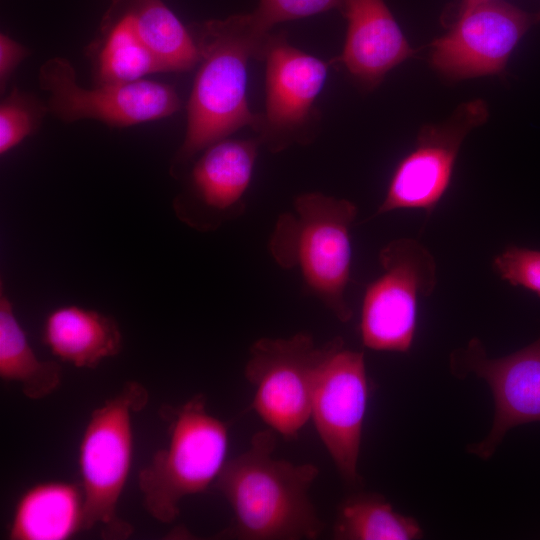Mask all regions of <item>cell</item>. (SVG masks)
Listing matches in <instances>:
<instances>
[{"label": "cell", "mask_w": 540, "mask_h": 540, "mask_svg": "<svg viewBox=\"0 0 540 540\" xmlns=\"http://www.w3.org/2000/svg\"><path fill=\"white\" fill-rule=\"evenodd\" d=\"M273 430L256 432L249 448L226 461L214 486L230 504L234 520L222 535L243 540L316 539L324 524L308 491L318 476L310 463L275 459Z\"/></svg>", "instance_id": "1"}, {"label": "cell", "mask_w": 540, "mask_h": 540, "mask_svg": "<svg viewBox=\"0 0 540 540\" xmlns=\"http://www.w3.org/2000/svg\"><path fill=\"white\" fill-rule=\"evenodd\" d=\"M270 33L260 31L248 13L212 19L198 28V69L187 105V128L173 168L244 126L254 130L259 114L250 111L247 66L263 60Z\"/></svg>", "instance_id": "2"}, {"label": "cell", "mask_w": 540, "mask_h": 540, "mask_svg": "<svg viewBox=\"0 0 540 540\" xmlns=\"http://www.w3.org/2000/svg\"><path fill=\"white\" fill-rule=\"evenodd\" d=\"M356 205L320 192L303 193L281 214L268 248L283 269L298 268L308 291L341 322L353 316L345 293L350 280V231Z\"/></svg>", "instance_id": "3"}, {"label": "cell", "mask_w": 540, "mask_h": 540, "mask_svg": "<svg viewBox=\"0 0 540 540\" xmlns=\"http://www.w3.org/2000/svg\"><path fill=\"white\" fill-rule=\"evenodd\" d=\"M203 394L178 406H164L168 443L154 453L138 474V486L147 513L171 523L181 501L205 492L222 471L229 446L227 423L210 414Z\"/></svg>", "instance_id": "4"}, {"label": "cell", "mask_w": 540, "mask_h": 540, "mask_svg": "<svg viewBox=\"0 0 540 540\" xmlns=\"http://www.w3.org/2000/svg\"><path fill=\"white\" fill-rule=\"evenodd\" d=\"M148 401L147 389L129 381L89 417L78 454L84 530L99 527L108 539H123L132 532L130 524L118 516V504L133 462V415Z\"/></svg>", "instance_id": "5"}, {"label": "cell", "mask_w": 540, "mask_h": 540, "mask_svg": "<svg viewBox=\"0 0 540 540\" xmlns=\"http://www.w3.org/2000/svg\"><path fill=\"white\" fill-rule=\"evenodd\" d=\"M382 273L365 289L360 336L375 351L407 353L417 327L418 301L437 285L436 261L412 238H397L379 252Z\"/></svg>", "instance_id": "6"}, {"label": "cell", "mask_w": 540, "mask_h": 540, "mask_svg": "<svg viewBox=\"0 0 540 540\" xmlns=\"http://www.w3.org/2000/svg\"><path fill=\"white\" fill-rule=\"evenodd\" d=\"M328 346H317L312 335L300 332L260 338L250 347L245 378L255 389L252 407L285 438H297L311 418L316 374Z\"/></svg>", "instance_id": "7"}, {"label": "cell", "mask_w": 540, "mask_h": 540, "mask_svg": "<svg viewBox=\"0 0 540 540\" xmlns=\"http://www.w3.org/2000/svg\"><path fill=\"white\" fill-rule=\"evenodd\" d=\"M364 353L329 341L314 383L311 419L342 479L358 486L362 431L369 399Z\"/></svg>", "instance_id": "8"}, {"label": "cell", "mask_w": 540, "mask_h": 540, "mask_svg": "<svg viewBox=\"0 0 540 540\" xmlns=\"http://www.w3.org/2000/svg\"><path fill=\"white\" fill-rule=\"evenodd\" d=\"M38 80L40 88L48 93L47 109L68 123L95 119L108 125L130 126L168 117L180 108L176 91L155 81L82 87L71 63L59 57L41 66Z\"/></svg>", "instance_id": "9"}, {"label": "cell", "mask_w": 540, "mask_h": 540, "mask_svg": "<svg viewBox=\"0 0 540 540\" xmlns=\"http://www.w3.org/2000/svg\"><path fill=\"white\" fill-rule=\"evenodd\" d=\"M263 60L266 101L255 129L259 142L272 152L309 142L317 114L314 102L324 86L328 65L291 46L284 33L270 35Z\"/></svg>", "instance_id": "10"}, {"label": "cell", "mask_w": 540, "mask_h": 540, "mask_svg": "<svg viewBox=\"0 0 540 540\" xmlns=\"http://www.w3.org/2000/svg\"><path fill=\"white\" fill-rule=\"evenodd\" d=\"M449 369L456 378L473 374L489 385L495 404L489 434L467 451L488 460L506 433L518 426L540 422V336L509 355L491 358L483 343L472 338L449 356Z\"/></svg>", "instance_id": "11"}, {"label": "cell", "mask_w": 540, "mask_h": 540, "mask_svg": "<svg viewBox=\"0 0 540 540\" xmlns=\"http://www.w3.org/2000/svg\"><path fill=\"white\" fill-rule=\"evenodd\" d=\"M488 115L486 103L476 99L460 105L445 122L422 127L414 149L395 168L375 215L399 209L432 213L449 187L465 137Z\"/></svg>", "instance_id": "12"}, {"label": "cell", "mask_w": 540, "mask_h": 540, "mask_svg": "<svg viewBox=\"0 0 540 540\" xmlns=\"http://www.w3.org/2000/svg\"><path fill=\"white\" fill-rule=\"evenodd\" d=\"M536 20L503 0L479 4L460 14L448 33L432 43L431 64L453 80L499 74Z\"/></svg>", "instance_id": "13"}, {"label": "cell", "mask_w": 540, "mask_h": 540, "mask_svg": "<svg viewBox=\"0 0 540 540\" xmlns=\"http://www.w3.org/2000/svg\"><path fill=\"white\" fill-rule=\"evenodd\" d=\"M259 144L258 139H223L206 148L192 168L189 197L174 203L179 219L206 231L240 214Z\"/></svg>", "instance_id": "14"}, {"label": "cell", "mask_w": 540, "mask_h": 540, "mask_svg": "<svg viewBox=\"0 0 540 540\" xmlns=\"http://www.w3.org/2000/svg\"><path fill=\"white\" fill-rule=\"evenodd\" d=\"M341 11L347 33L338 60L362 84L378 85L391 69L413 55L384 0H344Z\"/></svg>", "instance_id": "15"}, {"label": "cell", "mask_w": 540, "mask_h": 540, "mask_svg": "<svg viewBox=\"0 0 540 540\" xmlns=\"http://www.w3.org/2000/svg\"><path fill=\"white\" fill-rule=\"evenodd\" d=\"M42 342L53 356L77 368H96L120 353L122 334L117 321L77 305L53 309L45 318Z\"/></svg>", "instance_id": "16"}, {"label": "cell", "mask_w": 540, "mask_h": 540, "mask_svg": "<svg viewBox=\"0 0 540 540\" xmlns=\"http://www.w3.org/2000/svg\"><path fill=\"white\" fill-rule=\"evenodd\" d=\"M84 519L80 483L41 482L19 497L8 536L11 540H66L84 530Z\"/></svg>", "instance_id": "17"}, {"label": "cell", "mask_w": 540, "mask_h": 540, "mask_svg": "<svg viewBox=\"0 0 540 540\" xmlns=\"http://www.w3.org/2000/svg\"><path fill=\"white\" fill-rule=\"evenodd\" d=\"M0 378L18 384L31 400L49 396L62 382L59 362L36 356L3 283L0 287Z\"/></svg>", "instance_id": "18"}, {"label": "cell", "mask_w": 540, "mask_h": 540, "mask_svg": "<svg viewBox=\"0 0 540 540\" xmlns=\"http://www.w3.org/2000/svg\"><path fill=\"white\" fill-rule=\"evenodd\" d=\"M423 532L416 519L396 512L382 495L358 493L338 508L333 526L337 540H414Z\"/></svg>", "instance_id": "19"}, {"label": "cell", "mask_w": 540, "mask_h": 540, "mask_svg": "<svg viewBox=\"0 0 540 540\" xmlns=\"http://www.w3.org/2000/svg\"><path fill=\"white\" fill-rule=\"evenodd\" d=\"M138 33L166 71H187L200 62L196 41L161 0H133Z\"/></svg>", "instance_id": "20"}, {"label": "cell", "mask_w": 540, "mask_h": 540, "mask_svg": "<svg viewBox=\"0 0 540 540\" xmlns=\"http://www.w3.org/2000/svg\"><path fill=\"white\" fill-rule=\"evenodd\" d=\"M163 68L141 39L132 11L126 10L109 30L98 61L101 83H127Z\"/></svg>", "instance_id": "21"}, {"label": "cell", "mask_w": 540, "mask_h": 540, "mask_svg": "<svg viewBox=\"0 0 540 540\" xmlns=\"http://www.w3.org/2000/svg\"><path fill=\"white\" fill-rule=\"evenodd\" d=\"M344 0H259L257 8L248 13L253 24L262 32L280 22L297 20L338 8Z\"/></svg>", "instance_id": "22"}, {"label": "cell", "mask_w": 540, "mask_h": 540, "mask_svg": "<svg viewBox=\"0 0 540 540\" xmlns=\"http://www.w3.org/2000/svg\"><path fill=\"white\" fill-rule=\"evenodd\" d=\"M492 265L502 280L540 298V250L509 245L494 257Z\"/></svg>", "instance_id": "23"}, {"label": "cell", "mask_w": 540, "mask_h": 540, "mask_svg": "<svg viewBox=\"0 0 540 540\" xmlns=\"http://www.w3.org/2000/svg\"><path fill=\"white\" fill-rule=\"evenodd\" d=\"M35 124L32 106L15 90L0 106V153L22 142L34 131Z\"/></svg>", "instance_id": "24"}, {"label": "cell", "mask_w": 540, "mask_h": 540, "mask_svg": "<svg viewBox=\"0 0 540 540\" xmlns=\"http://www.w3.org/2000/svg\"><path fill=\"white\" fill-rule=\"evenodd\" d=\"M27 54V49L20 43L6 34L0 35V84L2 91L12 72Z\"/></svg>", "instance_id": "25"}, {"label": "cell", "mask_w": 540, "mask_h": 540, "mask_svg": "<svg viewBox=\"0 0 540 540\" xmlns=\"http://www.w3.org/2000/svg\"><path fill=\"white\" fill-rule=\"evenodd\" d=\"M489 0H462L459 15Z\"/></svg>", "instance_id": "26"}, {"label": "cell", "mask_w": 540, "mask_h": 540, "mask_svg": "<svg viewBox=\"0 0 540 540\" xmlns=\"http://www.w3.org/2000/svg\"><path fill=\"white\" fill-rule=\"evenodd\" d=\"M536 19H537V20H540V13H538V14L536 15Z\"/></svg>", "instance_id": "27"}]
</instances>
